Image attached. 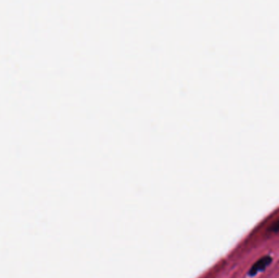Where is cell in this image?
<instances>
[{"mask_svg": "<svg viewBox=\"0 0 279 278\" xmlns=\"http://www.w3.org/2000/svg\"><path fill=\"white\" fill-rule=\"evenodd\" d=\"M272 262H273V258L271 256H263L262 258L258 259L252 266V268H250L248 273H247V276L250 278H253L255 276H257L258 273L264 272L271 264Z\"/></svg>", "mask_w": 279, "mask_h": 278, "instance_id": "6da1fadb", "label": "cell"}, {"mask_svg": "<svg viewBox=\"0 0 279 278\" xmlns=\"http://www.w3.org/2000/svg\"><path fill=\"white\" fill-rule=\"evenodd\" d=\"M269 230L271 232H275V233L279 231V219L277 220L274 224H272V226L270 227Z\"/></svg>", "mask_w": 279, "mask_h": 278, "instance_id": "7a4b0ae2", "label": "cell"}]
</instances>
